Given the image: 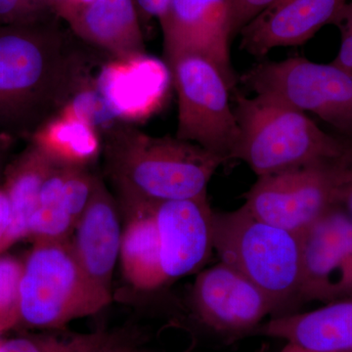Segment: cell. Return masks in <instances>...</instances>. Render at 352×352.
I'll list each match as a JSON object with an SVG mask.
<instances>
[{
    "instance_id": "obj_18",
    "label": "cell",
    "mask_w": 352,
    "mask_h": 352,
    "mask_svg": "<svg viewBox=\"0 0 352 352\" xmlns=\"http://www.w3.org/2000/svg\"><path fill=\"white\" fill-rule=\"evenodd\" d=\"M131 212V219L120 239L122 273L133 288L150 291L166 283L156 220L153 207L134 208Z\"/></svg>"
},
{
    "instance_id": "obj_2",
    "label": "cell",
    "mask_w": 352,
    "mask_h": 352,
    "mask_svg": "<svg viewBox=\"0 0 352 352\" xmlns=\"http://www.w3.org/2000/svg\"><path fill=\"white\" fill-rule=\"evenodd\" d=\"M106 160L129 210L207 196L208 183L226 164L214 153L176 136L154 138L117 126L107 131Z\"/></svg>"
},
{
    "instance_id": "obj_12",
    "label": "cell",
    "mask_w": 352,
    "mask_h": 352,
    "mask_svg": "<svg viewBox=\"0 0 352 352\" xmlns=\"http://www.w3.org/2000/svg\"><path fill=\"white\" fill-rule=\"evenodd\" d=\"M71 240L78 267L87 284L94 314L112 298V278L120 256V220L107 190L97 180L94 197Z\"/></svg>"
},
{
    "instance_id": "obj_19",
    "label": "cell",
    "mask_w": 352,
    "mask_h": 352,
    "mask_svg": "<svg viewBox=\"0 0 352 352\" xmlns=\"http://www.w3.org/2000/svg\"><path fill=\"white\" fill-rule=\"evenodd\" d=\"M32 136L34 147L61 168H85L101 151L99 131L64 109Z\"/></svg>"
},
{
    "instance_id": "obj_14",
    "label": "cell",
    "mask_w": 352,
    "mask_h": 352,
    "mask_svg": "<svg viewBox=\"0 0 352 352\" xmlns=\"http://www.w3.org/2000/svg\"><path fill=\"white\" fill-rule=\"evenodd\" d=\"M94 82L118 120L138 122L163 107L173 78L166 62L144 52L113 58Z\"/></svg>"
},
{
    "instance_id": "obj_23",
    "label": "cell",
    "mask_w": 352,
    "mask_h": 352,
    "mask_svg": "<svg viewBox=\"0 0 352 352\" xmlns=\"http://www.w3.org/2000/svg\"><path fill=\"white\" fill-rule=\"evenodd\" d=\"M24 263L10 256H0V333L21 323L20 289Z\"/></svg>"
},
{
    "instance_id": "obj_24",
    "label": "cell",
    "mask_w": 352,
    "mask_h": 352,
    "mask_svg": "<svg viewBox=\"0 0 352 352\" xmlns=\"http://www.w3.org/2000/svg\"><path fill=\"white\" fill-rule=\"evenodd\" d=\"M62 109L85 120L98 131L101 129L108 131L116 126L118 120L95 82L89 85L88 80L78 88Z\"/></svg>"
},
{
    "instance_id": "obj_30",
    "label": "cell",
    "mask_w": 352,
    "mask_h": 352,
    "mask_svg": "<svg viewBox=\"0 0 352 352\" xmlns=\"http://www.w3.org/2000/svg\"><path fill=\"white\" fill-rule=\"evenodd\" d=\"M12 221V210L6 189H0V252L8 248L9 230Z\"/></svg>"
},
{
    "instance_id": "obj_29",
    "label": "cell",
    "mask_w": 352,
    "mask_h": 352,
    "mask_svg": "<svg viewBox=\"0 0 352 352\" xmlns=\"http://www.w3.org/2000/svg\"><path fill=\"white\" fill-rule=\"evenodd\" d=\"M342 43L339 52L331 64L352 75V31L340 25Z\"/></svg>"
},
{
    "instance_id": "obj_5",
    "label": "cell",
    "mask_w": 352,
    "mask_h": 352,
    "mask_svg": "<svg viewBox=\"0 0 352 352\" xmlns=\"http://www.w3.org/2000/svg\"><path fill=\"white\" fill-rule=\"evenodd\" d=\"M166 62L178 98L176 138L201 146L226 163L232 160L239 127L231 105L232 90L219 68L198 54Z\"/></svg>"
},
{
    "instance_id": "obj_26",
    "label": "cell",
    "mask_w": 352,
    "mask_h": 352,
    "mask_svg": "<svg viewBox=\"0 0 352 352\" xmlns=\"http://www.w3.org/2000/svg\"><path fill=\"white\" fill-rule=\"evenodd\" d=\"M52 13L50 0H0V25L29 24Z\"/></svg>"
},
{
    "instance_id": "obj_4",
    "label": "cell",
    "mask_w": 352,
    "mask_h": 352,
    "mask_svg": "<svg viewBox=\"0 0 352 352\" xmlns=\"http://www.w3.org/2000/svg\"><path fill=\"white\" fill-rule=\"evenodd\" d=\"M214 251L270 298L275 311L300 295V235L256 219L244 207L214 212Z\"/></svg>"
},
{
    "instance_id": "obj_22",
    "label": "cell",
    "mask_w": 352,
    "mask_h": 352,
    "mask_svg": "<svg viewBox=\"0 0 352 352\" xmlns=\"http://www.w3.org/2000/svg\"><path fill=\"white\" fill-rule=\"evenodd\" d=\"M113 339L104 332L71 337L46 335L18 337L0 342V352H111Z\"/></svg>"
},
{
    "instance_id": "obj_15",
    "label": "cell",
    "mask_w": 352,
    "mask_h": 352,
    "mask_svg": "<svg viewBox=\"0 0 352 352\" xmlns=\"http://www.w3.org/2000/svg\"><path fill=\"white\" fill-rule=\"evenodd\" d=\"M349 1L276 0L241 30L240 48L261 58L275 48L302 45L325 25H338Z\"/></svg>"
},
{
    "instance_id": "obj_13",
    "label": "cell",
    "mask_w": 352,
    "mask_h": 352,
    "mask_svg": "<svg viewBox=\"0 0 352 352\" xmlns=\"http://www.w3.org/2000/svg\"><path fill=\"white\" fill-rule=\"evenodd\" d=\"M166 282L193 274L214 251V212L207 196L153 206Z\"/></svg>"
},
{
    "instance_id": "obj_25",
    "label": "cell",
    "mask_w": 352,
    "mask_h": 352,
    "mask_svg": "<svg viewBox=\"0 0 352 352\" xmlns=\"http://www.w3.org/2000/svg\"><path fill=\"white\" fill-rule=\"evenodd\" d=\"M63 199L75 228L94 197L97 180L85 168H62Z\"/></svg>"
},
{
    "instance_id": "obj_20",
    "label": "cell",
    "mask_w": 352,
    "mask_h": 352,
    "mask_svg": "<svg viewBox=\"0 0 352 352\" xmlns=\"http://www.w3.org/2000/svg\"><path fill=\"white\" fill-rule=\"evenodd\" d=\"M56 166L34 145L14 166L4 188L12 210L8 247L29 236L30 220L38 208L41 187Z\"/></svg>"
},
{
    "instance_id": "obj_11",
    "label": "cell",
    "mask_w": 352,
    "mask_h": 352,
    "mask_svg": "<svg viewBox=\"0 0 352 352\" xmlns=\"http://www.w3.org/2000/svg\"><path fill=\"white\" fill-rule=\"evenodd\" d=\"M193 303L200 320L220 333L251 332L275 312L270 298L256 285L221 261L197 277Z\"/></svg>"
},
{
    "instance_id": "obj_28",
    "label": "cell",
    "mask_w": 352,
    "mask_h": 352,
    "mask_svg": "<svg viewBox=\"0 0 352 352\" xmlns=\"http://www.w3.org/2000/svg\"><path fill=\"white\" fill-rule=\"evenodd\" d=\"M276 0H229L232 36Z\"/></svg>"
},
{
    "instance_id": "obj_31",
    "label": "cell",
    "mask_w": 352,
    "mask_h": 352,
    "mask_svg": "<svg viewBox=\"0 0 352 352\" xmlns=\"http://www.w3.org/2000/svg\"><path fill=\"white\" fill-rule=\"evenodd\" d=\"M171 1L173 0H135L138 10L144 17L147 19L157 18V20L161 19L168 11Z\"/></svg>"
},
{
    "instance_id": "obj_32",
    "label": "cell",
    "mask_w": 352,
    "mask_h": 352,
    "mask_svg": "<svg viewBox=\"0 0 352 352\" xmlns=\"http://www.w3.org/2000/svg\"><path fill=\"white\" fill-rule=\"evenodd\" d=\"M279 352H316L309 351V349H303V347L300 346H296V344H289V342H287L286 346H285L284 349Z\"/></svg>"
},
{
    "instance_id": "obj_9",
    "label": "cell",
    "mask_w": 352,
    "mask_h": 352,
    "mask_svg": "<svg viewBox=\"0 0 352 352\" xmlns=\"http://www.w3.org/2000/svg\"><path fill=\"white\" fill-rule=\"evenodd\" d=\"M305 302L329 303L352 296V217L336 204L300 234Z\"/></svg>"
},
{
    "instance_id": "obj_21",
    "label": "cell",
    "mask_w": 352,
    "mask_h": 352,
    "mask_svg": "<svg viewBox=\"0 0 352 352\" xmlns=\"http://www.w3.org/2000/svg\"><path fill=\"white\" fill-rule=\"evenodd\" d=\"M75 230L63 199V170L56 166L46 178L38 208L30 220L29 236L36 241L69 240Z\"/></svg>"
},
{
    "instance_id": "obj_3",
    "label": "cell",
    "mask_w": 352,
    "mask_h": 352,
    "mask_svg": "<svg viewBox=\"0 0 352 352\" xmlns=\"http://www.w3.org/2000/svg\"><path fill=\"white\" fill-rule=\"evenodd\" d=\"M234 113L239 138L232 160L244 162L256 176L336 159L346 138L331 135L307 117L270 95L236 92Z\"/></svg>"
},
{
    "instance_id": "obj_7",
    "label": "cell",
    "mask_w": 352,
    "mask_h": 352,
    "mask_svg": "<svg viewBox=\"0 0 352 352\" xmlns=\"http://www.w3.org/2000/svg\"><path fill=\"white\" fill-rule=\"evenodd\" d=\"M20 314L22 323L43 329L94 314L71 239L34 243L24 263Z\"/></svg>"
},
{
    "instance_id": "obj_16",
    "label": "cell",
    "mask_w": 352,
    "mask_h": 352,
    "mask_svg": "<svg viewBox=\"0 0 352 352\" xmlns=\"http://www.w3.org/2000/svg\"><path fill=\"white\" fill-rule=\"evenodd\" d=\"M256 333L316 352H352V296L303 314H282Z\"/></svg>"
},
{
    "instance_id": "obj_10",
    "label": "cell",
    "mask_w": 352,
    "mask_h": 352,
    "mask_svg": "<svg viewBox=\"0 0 352 352\" xmlns=\"http://www.w3.org/2000/svg\"><path fill=\"white\" fill-rule=\"evenodd\" d=\"M166 61L178 55L198 54L219 68L231 90L237 85L230 56L229 0H173L161 18Z\"/></svg>"
},
{
    "instance_id": "obj_27",
    "label": "cell",
    "mask_w": 352,
    "mask_h": 352,
    "mask_svg": "<svg viewBox=\"0 0 352 352\" xmlns=\"http://www.w3.org/2000/svg\"><path fill=\"white\" fill-rule=\"evenodd\" d=\"M338 204L352 217V138H346L344 151L335 160Z\"/></svg>"
},
{
    "instance_id": "obj_1",
    "label": "cell",
    "mask_w": 352,
    "mask_h": 352,
    "mask_svg": "<svg viewBox=\"0 0 352 352\" xmlns=\"http://www.w3.org/2000/svg\"><path fill=\"white\" fill-rule=\"evenodd\" d=\"M85 54L52 16L0 25V129L32 135L87 80Z\"/></svg>"
},
{
    "instance_id": "obj_8",
    "label": "cell",
    "mask_w": 352,
    "mask_h": 352,
    "mask_svg": "<svg viewBox=\"0 0 352 352\" xmlns=\"http://www.w3.org/2000/svg\"><path fill=\"white\" fill-rule=\"evenodd\" d=\"M336 159L258 176L243 206L256 219L300 235L338 204Z\"/></svg>"
},
{
    "instance_id": "obj_17",
    "label": "cell",
    "mask_w": 352,
    "mask_h": 352,
    "mask_svg": "<svg viewBox=\"0 0 352 352\" xmlns=\"http://www.w3.org/2000/svg\"><path fill=\"white\" fill-rule=\"evenodd\" d=\"M69 24L76 36L113 58L146 52L134 0H94Z\"/></svg>"
},
{
    "instance_id": "obj_6",
    "label": "cell",
    "mask_w": 352,
    "mask_h": 352,
    "mask_svg": "<svg viewBox=\"0 0 352 352\" xmlns=\"http://www.w3.org/2000/svg\"><path fill=\"white\" fill-rule=\"evenodd\" d=\"M254 94L270 95L311 113L344 138H352V75L332 64L288 58L254 65L240 76Z\"/></svg>"
}]
</instances>
